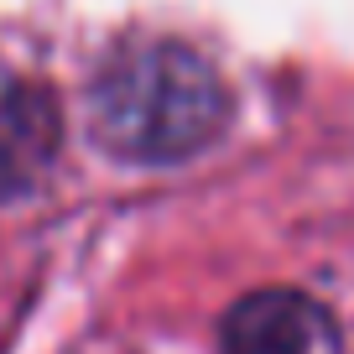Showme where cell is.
Here are the masks:
<instances>
[{
  "instance_id": "1",
  "label": "cell",
  "mask_w": 354,
  "mask_h": 354,
  "mask_svg": "<svg viewBox=\"0 0 354 354\" xmlns=\"http://www.w3.org/2000/svg\"><path fill=\"white\" fill-rule=\"evenodd\" d=\"M230 125V88L183 42L120 47L88 88V131L120 162L162 167L198 156Z\"/></svg>"
},
{
  "instance_id": "3",
  "label": "cell",
  "mask_w": 354,
  "mask_h": 354,
  "mask_svg": "<svg viewBox=\"0 0 354 354\" xmlns=\"http://www.w3.org/2000/svg\"><path fill=\"white\" fill-rule=\"evenodd\" d=\"M219 354H339L333 323L302 292H250L219 328Z\"/></svg>"
},
{
  "instance_id": "2",
  "label": "cell",
  "mask_w": 354,
  "mask_h": 354,
  "mask_svg": "<svg viewBox=\"0 0 354 354\" xmlns=\"http://www.w3.org/2000/svg\"><path fill=\"white\" fill-rule=\"evenodd\" d=\"M63 120L42 84L0 68V198L32 193L57 162Z\"/></svg>"
}]
</instances>
